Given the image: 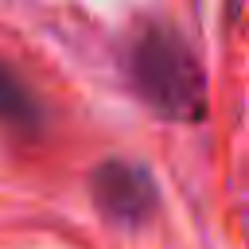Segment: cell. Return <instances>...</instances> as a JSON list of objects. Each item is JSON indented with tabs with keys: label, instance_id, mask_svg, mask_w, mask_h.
I'll use <instances>...</instances> for the list:
<instances>
[{
	"label": "cell",
	"instance_id": "3957f363",
	"mask_svg": "<svg viewBox=\"0 0 249 249\" xmlns=\"http://www.w3.org/2000/svg\"><path fill=\"white\" fill-rule=\"evenodd\" d=\"M39 124H43V109L35 93L8 70V62H0V128L16 136H35Z\"/></svg>",
	"mask_w": 249,
	"mask_h": 249
},
{
	"label": "cell",
	"instance_id": "277c9868",
	"mask_svg": "<svg viewBox=\"0 0 249 249\" xmlns=\"http://www.w3.org/2000/svg\"><path fill=\"white\" fill-rule=\"evenodd\" d=\"M230 23H237V0H230Z\"/></svg>",
	"mask_w": 249,
	"mask_h": 249
},
{
	"label": "cell",
	"instance_id": "6da1fadb",
	"mask_svg": "<svg viewBox=\"0 0 249 249\" xmlns=\"http://www.w3.org/2000/svg\"><path fill=\"white\" fill-rule=\"evenodd\" d=\"M128 82L136 97L167 121L206 117V74L187 39L167 23H148L128 47Z\"/></svg>",
	"mask_w": 249,
	"mask_h": 249
},
{
	"label": "cell",
	"instance_id": "7a4b0ae2",
	"mask_svg": "<svg viewBox=\"0 0 249 249\" xmlns=\"http://www.w3.org/2000/svg\"><path fill=\"white\" fill-rule=\"evenodd\" d=\"M89 195L93 206L113 222V226H140L156 210V183L140 163L128 160H105L89 175Z\"/></svg>",
	"mask_w": 249,
	"mask_h": 249
}]
</instances>
